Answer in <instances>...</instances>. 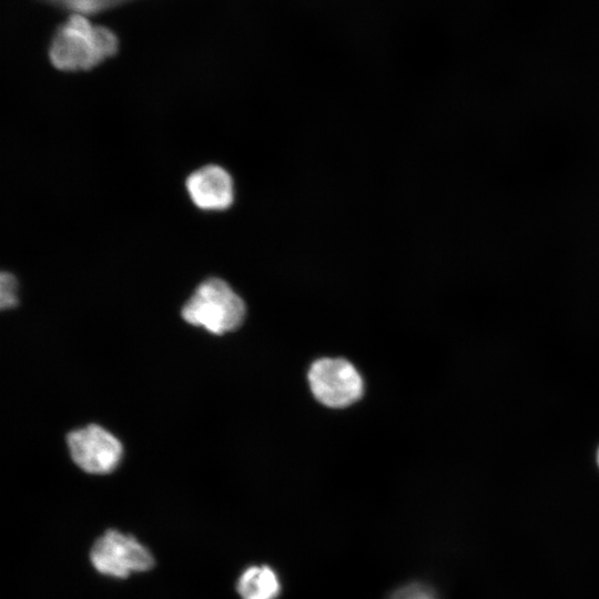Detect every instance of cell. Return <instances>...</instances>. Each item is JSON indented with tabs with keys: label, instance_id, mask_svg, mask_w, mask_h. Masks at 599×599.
I'll use <instances>...</instances> for the list:
<instances>
[{
	"label": "cell",
	"instance_id": "obj_1",
	"mask_svg": "<svg viewBox=\"0 0 599 599\" xmlns=\"http://www.w3.org/2000/svg\"><path fill=\"white\" fill-rule=\"evenodd\" d=\"M118 39L83 13L70 14L55 31L49 45L51 64L64 72L88 71L115 54Z\"/></svg>",
	"mask_w": 599,
	"mask_h": 599
},
{
	"label": "cell",
	"instance_id": "obj_2",
	"mask_svg": "<svg viewBox=\"0 0 599 599\" xmlns=\"http://www.w3.org/2000/svg\"><path fill=\"white\" fill-rule=\"evenodd\" d=\"M245 313L240 295L225 281L211 277L195 288L181 315L185 322L221 335L237 328Z\"/></svg>",
	"mask_w": 599,
	"mask_h": 599
},
{
	"label": "cell",
	"instance_id": "obj_3",
	"mask_svg": "<svg viewBox=\"0 0 599 599\" xmlns=\"http://www.w3.org/2000/svg\"><path fill=\"white\" fill-rule=\"evenodd\" d=\"M315 398L331 408H344L363 395L364 383L355 366L344 358H321L308 370Z\"/></svg>",
	"mask_w": 599,
	"mask_h": 599
},
{
	"label": "cell",
	"instance_id": "obj_4",
	"mask_svg": "<svg viewBox=\"0 0 599 599\" xmlns=\"http://www.w3.org/2000/svg\"><path fill=\"white\" fill-rule=\"evenodd\" d=\"M90 559L100 573L116 578L146 571L154 565V559L146 547L133 536L114 529L106 530L97 539Z\"/></svg>",
	"mask_w": 599,
	"mask_h": 599
},
{
	"label": "cell",
	"instance_id": "obj_5",
	"mask_svg": "<svg viewBox=\"0 0 599 599\" xmlns=\"http://www.w3.org/2000/svg\"><path fill=\"white\" fill-rule=\"evenodd\" d=\"M67 443L72 460L90 474L111 473L123 454L119 439L95 424L69 433Z\"/></svg>",
	"mask_w": 599,
	"mask_h": 599
},
{
	"label": "cell",
	"instance_id": "obj_6",
	"mask_svg": "<svg viewBox=\"0 0 599 599\" xmlns=\"http://www.w3.org/2000/svg\"><path fill=\"white\" fill-rule=\"evenodd\" d=\"M192 203L204 211H223L234 200L231 174L221 165L206 164L193 171L185 181Z\"/></svg>",
	"mask_w": 599,
	"mask_h": 599
},
{
	"label": "cell",
	"instance_id": "obj_7",
	"mask_svg": "<svg viewBox=\"0 0 599 599\" xmlns=\"http://www.w3.org/2000/svg\"><path fill=\"white\" fill-rule=\"evenodd\" d=\"M236 590L242 599H275L281 585L270 567L253 566L240 576Z\"/></svg>",
	"mask_w": 599,
	"mask_h": 599
},
{
	"label": "cell",
	"instance_id": "obj_8",
	"mask_svg": "<svg viewBox=\"0 0 599 599\" xmlns=\"http://www.w3.org/2000/svg\"><path fill=\"white\" fill-rule=\"evenodd\" d=\"M17 278L8 272H1L0 275V306L2 309L11 308L17 305L18 296Z\"/></svg>",
	"mask_w": 599,
	"mask_h": 599
},
{
	"label": "cell",
	"instance_id": "obj_9",
	"mask_svg": "<svg viewBox=\"0 0 599 599\" xmlns=\"http://www.w3.org/2000/svg\"><path fill=\"white\" fill-rule=\"evenodd\" d=\"M393 599H436V597L428 588L420 585H413L397 591Z\"/></svg>",
	"mask_w": 599,
	"mask_h": 599
},
{
	"label": "cell",
	"instance_id": "obj_10",
	"mask_svg": "<svg viewBox=\"0 0 599 599\" xmlns=\"http://www.w3.org/2000/svg\"><path fill=\"white\" fill-rule=\"evenodd\" d=\"M597 460H598V465H599V450H598V455H597Z\"/></svg>",
	"mask_w": 599,
	"mask_h": 599
}]
</instances>
